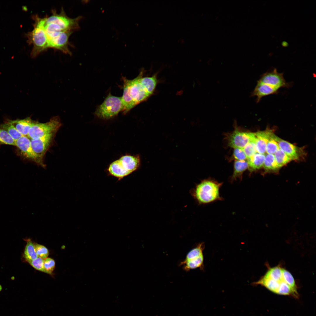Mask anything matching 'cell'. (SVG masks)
I'll return each mask as SVG.
<instances>
[{
  "label": "cell",
  "mask_w": 316,
  "mask_h": 316,
  "mask_svg": "<svg viewBox=\"0 0 316 316\" xmlns=\"http://www.w3.org/2000/svg\"><path fill=\"white\" fill-rule=\"evenodd\" d=\"M255 140V133L236 130L229 135L228 141L230 147L243 149L249 142Z\"/></svg>",
  "instance_id": "7c38bea8"
},
{
  "label": "cell",
  "mask_w": 316,
  "mask_h": 316,
  "mask_svg": "<svg viewBox=\"0 0 316 316\" xmlns=\"http://www.w3.org/2000/svg\"><path fill=\"white\" fill-rule=\"evenodd\" d=\"M142 72L135 78L128 80L130 94L136 105L146 100L150 96L146 92L140 82Z\"/></svg>",
  "instance_id": "8fae6325"
},
{
  "label": "cell",
  "mask_w": 316,
  "mask_h": 316,
  "mask_svg": "<svg viewBox=\"0 0 316 316\" xmlns=\"http://www.w3.org/2000/svg\"><path fill=\"white\" fill-rule=\"evenodd\" d=\"M123 95L121 97L123 104L122 111L124 114H125L136 106V105L130 94L128 79L123 77Z\"/></svg>",
  "instance_id": "9a60e30c"
},
{
  "label": "cell",
  "mask_w": 316,
  "mask_h": 316,
  "mask_svg": "<svg viewBox=\"0 0 316 316\" xmlns=\"http://www.w3.org/2000/svg\"><path fill=\"white\" fill-rule=\"evenodd\" d=\"M0 144L15 146V141L6 130L1 128H0Z\"/></svg>",
  "instance_id": "83f0119b"
},
{
  "label": "cell",
  "mask_w": 316,
  "mask_h": 316,
  "mask_svg": "<svg viewBox=\"0 0 316 316\" xmlns=\"http://www.w3.org/2000/svg\"><path fill=\"white\" fill-rule=\"evenodd\" d=\"M54 260L51 258H47L44 260V267L45 273L51 274L55 267Z\"/></svg>",
  "instance_id": "4dcf8cb0"
},
{
  "label": "cell",
  "mask_w": 316,
  "mask_h": 316,
  "mask_svg": "<svg viewBox=\"0 0 316 316\" xmlns=\"http://www.w3.org/2000/svg\"><path fill=\"white\" fill-rule=\"evenodd\" d=\"M263 166L267 171H275L279 168L273 154H267L265 155Z\"/></svg>",
  "instance_id": "cb8c5ba5"
},
{
  "label": "cell",
  "mask_w": 316,
  "mask_h": 316,
  "mask_svg": "<svg viewBox=\"0 0 316 316\" xmlns=\"http://www.w3.org/2000/svg\"><path fill=\"white\" fill-rule=\"evenodd\" d=\"M35 20L34 28L31 32L28 33L27 42L32 44L33 48L31 56L35 58L41 52L49 47V40L44 29L43 19L36 15L33 16Z\"/></svg>",
  "instance_id": "3957f363"
},
{
  "label": "cell",
  "mask_w": 316,
  "mask_h": 316,
  "mask_svg": "<svg viewBox=\"0 0 316 316\" xmlns=\"http://www.w3.org/2000/svg\"><path fill=\"white\" fill-rule=\"evenodd\" d=\"M205 247L204 243H199L188 253L185 260L180 263L183 269L188 271L197 268L203 269L204 262L203 252Z\"/></svg>",
  "instance_id": "ba28073f"
},
{
  "label": "cell",
  "mask_w": 316,
  "mask_h": 316,
  "mask_svg": "<svg viewBox=\"0 0 316 316\" xmlns=\"http://www.w3.org/2000/svg\"><path fill=\"white\" fill-rule=\"evenodd\" d=\"M44 259L38 257L37 258L28 262L36 269L45 273L44 267Z\"/></svg>",
  "instance_id": "1f68e13d"
},
{
  "label": "cell",
  "mask_w": 316,
  "mask_h": 316,
  "mask_svg": "<svg viewBox=\"0 0 316 316\" xmlns=\"http://www.w3.org/2000/svg\"><path fill=\"white\" fill-rule=\"evenodd\" d=\"M233 156L234 158L238 161H245L247 159L246 155L242 149L234 148Z\"/></svg>",
  "instance_id": "d6a6232c"
},
{
  "label": "cell",
  "mask_w": 316,
  "mask_h": 316,
  "mask_svg": "<svg viewBox=\"0 0 316 316\" xmlns=\"http://www.w3.org/2000/svg\"><path fill=\"white\" fill-rule=\"evenodd\" d=\"M33 122L30 118L9 121L23 136H26Z\"/></svg>",
  "instance_id": "ffe728a7"
},
{
  "label": "cell",
  "mask_w": 316,
  "mask_h": 316,
  "mask_svg": "<svg viewBox=\"0 0 316 316\" xmlns=\"http://www.w3.org/2000/svg\"><path fill=\"white\" fill-rule=\"evenodd\" d=\"M73 31H67L61 32L56 37L49 41V47L59 50L66 54H71L70 51L69 38Z\"/></svg>",
  "instance_id": "4fadbf2b"
},
{
  "label": "cell",
  "mask_w": 316,
  "mask_h": 316,
  "mask_svg": "<svg viewBox=\"0 0 316 316\" xmlns=\"http://www.w3.org/2000/svg\"><path fill=\"white\" fill-rule=\"evenodd\" d=\"M243 149L247 159L254 155L257 152L255 140L249 142Z\"/></svg>",
  "instance_id": "f1b7e54d"
},
{
  "label": "cell",
  "mask_w": 316,
  "mask_h": 316,
  "mask_svg": "<svg viewBox=\"0 0 316 316\" xmlns=\"http://www.w3.org/2000/svg\"><path fill=\"white\" fill-rule=\"evenodd\" d=\"M81 17L78 16L75 18H71L65 14L62 9L59 14L56 11H52V14L49 17L44 18L45 23L53 24L62 32L73 31L79 28L78 22Z\"/></svg>",
  "instance_id": "52a82bcc"
},
{
  "label": "cell",
  "mask_w": 316,
  "mask_h": 316,
  "mask_svg": "<svg viewBox=\"0 0 316 316\" xmlns=\"http://www.w3.org/2000/svg\"><path fill=\"white\" fill-rule=\"evenodd\" d=\"M55 134L46 135L36 139H31V145L33 152L34 161L43 166V158L50 145Z\"/></svg>",
  "instance_id": "9c48e42d"
},
{
  "label": "cell",
  "mask_w": 316,
  "mask_h": 316,
  "mask_svg": "<svg viewBox=\"0 0 316 316\" xmlns=\"http://www.w3.org/2000/svg\"><path fill=\"white\" fill-rule=\"evenodd\" d=\"M248 167L247 161H235L234 163V171L231 182H232L238 178L241 180L243 173Z\"/></svg>",
  "instance_id": "44dd1931"
},
{
  "label": "cell",
  "mask_w": 316,
  "mask_h": 316,
  "mask_svg": "<svg viewBox=\"0 0 316 316\" xmlns=\"http://www.w3.org/2000/svg\"><path fill=\"white\" fill-rule=\"evenodd\" d=\"M24 253V257L28 262L37 258V255L33 243L30 239L27 241Z\"/></svg>",
  "instance_id": "603a6c76"
},
{
  "label": "cell",
  "mask_w": 316,
  "mask_h": 316,
  "mask_svg": "<svg viewBox=\"0 0 316 316\" xmlns=\"http://www.w3.org/2000/svg\"><path fill=\"white\" fill-rule=\"evenodd\" d=\"M1 127L6 130L15 141L23 136L9 122L1 125Z\"/></svg>",
  "instance_id": "484cf974"
},
{
  "label": "cell",
  "mask_w": 316,
  "mask_h": 316,
  "mask_svg": "<svg viewBox=\"0 0 316 316\" xmlns=\"http://www.w3.org/2000/svg\"><path fill=\"white\" fill-rule=\"evenodd\" d=\"M2 289V287L1 285H0V291H1Z\"/></svg>",
  "instance_id": "836d02e7"
},
{
  "label": "cell",
  "mask_w": 316,
  "mask_h": 316,
  "mask_svg": "<svg viewBox=\"0 0 316 316\" xmlns=\"http://www.w3.org/2000/svg\"><path fill=\"white\" fill-rule=\"evenodd\" d=\"M265 155L256 152L250 158L248 159L247 162L251 171L258 169L263 166Z\"/></svg>",
  "instance_id": "7402d4cb"
},
{
  "label": "cell",
  "mask_w": 316,
  "mask_h": 316,
  "mask_svg": "<svg viewBox=\"0 0 316 316\" xmlns=\"http://www.w3.org/2000/svg\"><path fill=\"white\" fill-rule=\"evenodd\" d=\"M274 138L277 142L279 148L283 151L291 160L298 158L296 148L292 144L284 140L274 134Z\"/></svg>",
  "instance_id": "ac0fdd59"
},
{
  "label": "cell",
  "mask_w": 316,
  "mask_h": 316,
  "mask_svg": "<svg viewBox=\"0 0 316 316\" xmlns=\"http://www.w3.org/2000/svg\"><path fill=\"white\" fill-rule=\"evenodd\" d=\"M223 183L211 179L202 181L191 191V194L199 205H206L224 198L220 196V189Z\"/></svg>",
  "instance_id": "7a4b0ae2"
},
{
  "label": "cell",
  "mask_w": 316,
  "mask_h": 316,
  "mask_svg": "<svg viewBox=\"0 0 316 316\" xmlns=\"http://www.w3.org/2000/svg\"><path fill=\"white\" fill-rule=\"evenodd\" d=\"M35 250L38 257L43 259L47 258L49 255V252L44 246L37 243H34Z\"/></svg>",
  "instance_id": "f546056e"
},
{
  "label": "cell",
  "mask_w": 316,
  "mask_h": 316,
  "mask_svg": "<svg viewBox=\"0 0 316 316\" xmlns=\"http://www.w3.org/2000/svg\"><path fill=\"white\" fill-rule=\"evenodd\" d=\"M15 146L20 150L22 155L34 161V157L31 145V140L27 136H22L15 141Z\"/></svg>",
  "instance_id": "2e32d148"
},
{
  "label": "cell",
  "mask_w": 316,
  "mask_h": 316,
  "mask_svg": "<svg viewBox=\"0 0 316 316\" xmlns=\"http://www.w3.org/2000/svg\"><path fill=\"white\" fill-rule=\"evenodd\" d=\"M279 90L268 85L257 81L255 88L251 93L250 97H256V102L258 103L263 97L276 94L278 93Z\"/></svg>",
  "instance_id": "5bb4252c"
},
{
  "label": "cell",
  "mask_w": 316,
  "mask_h": 316,
  "mask_svg": "<svg viewBox=\"0 0 316 316\" xmlns=\"http://www.w3.org/2000/svg\"><path fill=\"white\" fill-rule=\"evenodd\" d=\"M274 155L279 168L285 165L291 160L280 148L276 151Z\"/></svg>",
  "instance_id": "d4e9b609"
},
{
  "label": "cell",
  "mask_w": 316,
  "mask_h": 316,
  "mask_svg": "<svg viewBox=\"0 0 316 316\" xmlns=\"http://www.w3.org/2000/svg\"><path fill=\"white\" fill-rule=\"evenodd\" d=\"M272 132L269 131H259L255 133L257 152L265 154L267 143Z\"/></svg>",
  "instance_id": "e0dca14e"
},
{
  "label": "cell",
  "mask_w": 316,
  "mask_h": 316,
  "mask_svg": "<svg viewBox=\"0 0 316 316\" xmlns=\"http://www.w3.org/2000/svg\"><path fill=\"white\" fill-rule=\"evenodd\" d=\"M142 71L140 81L146 92L150 96L154 93L157 83V74L151 77H143Z\"/></svg>",
  "instance_id": "d6986e66"
},
{
  "label": "cell",
  "mask_w": 316,
  "mask_h": 316,
  "mask_svg": "<svg viewBox=\"0 0 316 316\" xmlns=\"http://www.w3.org/2000/svg\"><path fill=\"white\" fill-rule=\"evenodd\" d=\"M268 85L279 90L281 88H289L292 85L291 82L285 80L283 73L277 72L276 69L268 71L262 75L257 81Z\"/></svg>",
  "instance_id": "30bf717a"
},
{
  "label": "cell",
  "mask_w": 316,
  "mask_h": 316,
  "mask_svg": "<svg viewBox=\"0 0 316 316\" xmlns=\"http://www.w3.org/2000/svg\"><path fill=\"white\" fill-rule=\"evenodd\" d=\"M140 164L138 156L126 155L112 162L108 171L111 175L121 179L136 170Z\"/></svg>",
  "instance_id": "277c9868"
},
{
  "label": "cell",
  "mask_w": 316,
  "mask_h": 316,
  "mask_svg": "<svg viewBox=\"0 0 316 316\" xmlns=\"http://www.w3.org/2000/svg\"><path fill=\"white\" fill-rule=\"evenodd\" d=\"M254 285L262 286L276 294L299 297L295 280L291 273L279 266L269 268L265 274Z\"/></svg>",
  "instance_id": "6da1fadb"
},
{
  "label": "cell",
  "mask_w": 316,
  "mask_h": 316,
  "mask_svg": "<svg viewBox=\"0 0 316 316\" xmlns=\"http://www.w3.org/2000/svg\"><path fill=\"white\" fill-rule=\"evenodd\" d=\"M274 134L271 133L267 145L266 152L267 154H273L279 148L277 142L274 138Z\"/></svg>",
  "instance_id": "4316f807"
},
{
  "label": "cell",
  "mask_w": 316,
  "mask_h": 316,
  "mask_svg": "<svg viewBox=\"0 0 316 316\" xmlns=\"http://www.w3.org/2000/svg\"><path fill=\"white\" fill-rule=\"evenodd\" d=\"M122 109L121 97L113 96L109 92L103 102L97 107L95 114L99 118L108 120L117 116Z\"/></svg>",
  "instance_id": "5b68a950"
},
{
  "label": "cell",
  "mask_w": 316,
  "mask_h": 316,
  "mask_svg": "<svg viewBox=\"0 0 316 316\" xmlns=\"http://www.w3.org/2000/svg\"><path fill=\"white\" fill-rule=\"evenodd\" d=\"M61 125L60 120L58 116L51 118L49 121L45 123L34 121L27 137L32 139H36L49 134H55Z\"/></svg>",
  "instance_id": "8992f818"
}]
</instances>
